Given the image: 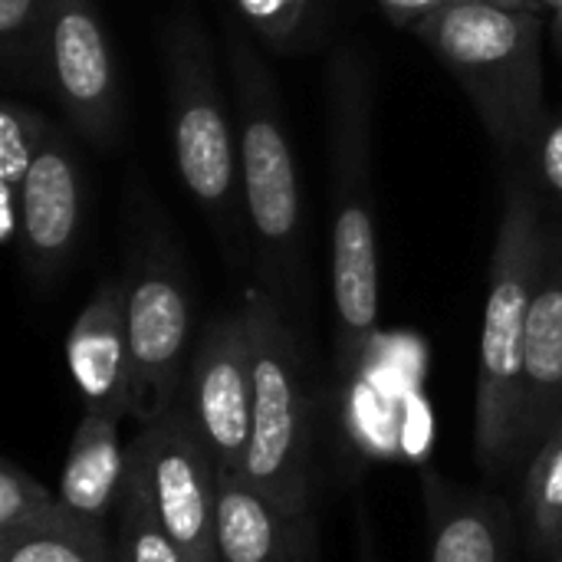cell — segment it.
Masks as SVG:
<instances>
[{"instance_id":"6da1fadb","label":"cell","mask_w":562,"mask_h":562,"mask_svg":"<svg viewBox=\"0 0 562 562\" xmlns=\"http://www.w3.org/2000/svg\"><path fill=\"white\" fill-rule=\"evenodd\" d=\"M336 359L352 369L379 329V234L372 184V66L346 46L326 76Z\"/></svg>"},{"instance_id":"7a4b0ae2","label":"cell","mask_w":562,"mask_h":562,"mask_svg":"<svg viewBox=\"0 0 562 562\" xmlns=\"http://www.w3.org/2000/svg\"><path fill=\"white\" fill-rule=\"evenodd\" d=\"M161 49L178 178L204 214L224 263L231 270H247L254 250L240 181L237 122L221 89L211 36L194 13H178L165 30Z\"/></svg>"},{"instance_id":"3957f363","label":"cell","mask_w":562,"mask_h":562,"mask_svg":"<svg viewBox=\"0 0 562 562\" xmlns=\"http://www.w3.org/2000/svg\"><path fill=\"white\" fill-rule=\"evenodd\" d=\"M543 247L547 221L540 198L524 178L510 175L504 181L501 224L491 254L474 389V454L491 474L514 471L524 346Z\"/></svg>"},{"instance_id":"277c9868","label":"cell","mask_w":562,"mask_h":562,"mask_svg":"<svg viewBox=\"0 0 562 562\" xmlns=\"http://www.w3.org/2000/svg\"><path fill=\"white\" fill-rule=\"evenodd\" d=\"M224 43L257 286L290 313L303 293V201L296 155L270 66L237 23L224 26Z\"/></svg>"},{"instance_id":"5b68a950","label":"cell","mask_w":562,"mask_h":562,"mask_svg":"<svg viewBox=\"0 0 562 562\" xmlns=\"http://www.w3.org/2000/svg\"><path fill=\"white\" fill-rule=\"evenodd\" d=\"M415 33L461 82L501 148L537 145L550 112L543 102V23L533 10L454 0Z\"/></svg>"},{"instance_id":"8992f818","label":"cell","mask_w":562,"mask_h":562,"mask_svg":"<svg viewBox=\"0 0 562 562\" xmlns=\"http://www.w3.org/2000/svg\"><path fill=\"white\" fill-rule=\"evenodd\" d=\"M250 333L254 418L244 477L290 510H313V438L303 356L290 313L263 290L244 293Z\"/></svg>"},{"instance_id":"52a82bcc","label":"cell","mask_w":562,"mask_h":562,"mask_svg":"<svg viewBox=\"0 0 562 562\" xmlns=\"http://www.w3.org/2000/svg\"><path fill=\"white\" fill-rule=\"evenodd\" d=\"M122 280L132 352L128 418L148 425L171 412L184 392L194 329L188 267L161 217H142V227L128 244Z\"/></svg>"},{"instance_id":"ba28073f","label":"cell","mask_w":562,"mask_h":562,"mask_svg":"<svg viewBox=\"0 0 562 562\" xmlns=\"http://www.w3.org/2000/svg\"><path fill=\"white\" fill-rule=\"evenodd\" d=\"M125 481L191 562H217V464L181 398L161 418L138 425Z\"/></svg>"},{"instance_id":"9c48e42d","label":"cell","mask_w":562,"mask_h":562,"mask_svg":"<svg viewBox=\"0 0 562 562\" xmlns=\"http://www.w3.org/2000/svg\"><path fill=\"white\" fill-rule=\"evenodd\" d=\"M46 79L72 132L92 148L122 135V79L95 0H49Z\"/></svg>"},{"instance_id":"30bf717a","label":"cell","mask_w":562,"mask_h":562,"mask_svg":"<svg viewBox=\"0 0 562 562\" xmlns=\"http://www.w3.org/2000/svg\"><path fill=\"white\" fill-rule=\"evenodd\" d=\"M181 402L217 464V474H244L254 418L250 333L244 310L214 316L188 362Z\"/></svg>"},{"instance_id":"8fae6325","label":"cell","mask_w":562,"mask_h":562,"mask_svg":"<svg viewBox=\"0 0 562 562\" xmlns=\"http://www.w3.org/2000/svg\"><path fill=\"white\" fill-rule=\"evenodd\" d=\"M82 198L86 184L72 142L66 132L49 128L16 211L13 247L30 280L53 283L66 270L82 231Z\"/></svg>"},{"instance_id":"7c38bea8","label":"cell","mask_w":562,"mask_h":562,"mask_svg":"<svg viewBox=\"0 0 562 562\" xmlns=\"http://www.w3.org/2000/svg\"><path fill=\"white\" fill-rule=\"evenodd\" d=\"M562 422V227L547 224L543 267L530 306L524 375H520V412H517V448L514 468L530 461L540 441Z\"/></svg>"},{"instance_id":"4fadbf2b","label":"cell","mask_w":562,"mask_h":562,"mask_svg":"<svg viewBox=\"0 0 562 562\" xmlns=\"http://www.w3.org/2000/svg\"><path fill=\"white\" fill-rule=\"evenodd\" d=\"M428 562H517V517L504 497L422 471Z\"/></svg>"},{"instance_id":"5bb4252c","label":"cell","mask_w":562,"mask_h":562,"mask_svg":"<svg viewBox=\"0 0 562 562\" xmlns=\"http://www.w3.org/2000/svg\"><path fill=\"white\" fill-rule=\"evenodd\" d=\"M66 366L86 408L128 415L132 352L122 273L102 280L72 319L66 336Z\"/></svg>"},{"instance_id":"9a60e30c","label":"cell","mask_w":562,"mask_h":562,"mask_svg":"<svg viewBox=\"0 0 562 562\" xmlns=\"http://www.w3.org/2000/svg\"><path fill=\"white\" fill-rule=\"evenodd\" d=\"M217 562H316V517L283 507L244 474H217Z\"/></svg>"},{"instance_id":"2e32d148","label":"cell","mask_w":562,"mask_h":562,"mask_svg":"<svg viewBox=\"0 0 562 562\" xmlns=\"http://www.w3.org/2000/svg\"><path fill=\"white\" fill-rule=\"evenodd\" d=\"M128 415L86 408L59 474L63 504L89 524H105L119 510L125 474H128V448H122L119 431Z\"/></svg>"},{"instance_id":"e0dca14e","label":"cell","mask_w":562,"mask_h":562,"mask_svg":"<svg viewBox=\"0 0 562 562\" xmlns=\"http://www.w3.org/2000/svg\"><path fill=\"white\" fill-rule=\"evenodd\" d=\"M49 122L40 109L26 102L7 99L0 109V221H3V244L13 247L16 237V211H20V194L23 181L49 135Z\"/></svg>"},{"instance_id":"ac0fdd59","label":"cell","mask_w":562,"mask_h":562,"mask_svg":"<svg viewBox=\"0 0 562 562\" xmlns=\"http://www.w3.org/2000/svg\"><path fill=\"white\" fill-rule=\"evenodd\" d=\"M524 530L530 547L543 557L562 543V422L527 461Z\"/></svg>"},{"instance_id":"d6986e66","label":"cell","mask_w":562,"mask_h":562,"mask_svg":"<svg viewBox=\"0 0 562 562\" xmlns=\"http://www.w3.org/2000/svg\"><path fill=\"white\" fill-rule=\"evenodd\" d=\"M0 562H119L105 524L69 514L66 520L0 540Z\"/></svg>"},{"instance_id":"ffe728a7","label":"cell","mask_w":562,"mask_h":562,"mask_svg":"<svg viewBox=\"0 0 562 562\" xmlns=\"http://www.w3.org/2000/svg\"><path fill=\"white\" fill-rule=\"evenodd\" d=\"M49 0H0V59L16 82L46 79Z\"/></svg>"},{"instance_id":"44dd1931","label":"cell","mask_w":562,"mask_h":562,"mask_svg":"<svg viewBox=\"0 0 562 562\" xmlns=\"http://www.w3.org/2000/svg\"><path fill=\"white\" fill-rule=\"evenodd\" d=\"M72 510L63 504L59 491H49L16 461L0 468V540L33 533L66 520Z\"/></svg>"},{"instance_id":"7402d4cb","label":"cell","mask_w":562,"mask_h":562,"mask_svg":"<svg viewBox=\"0 0 562 562\" xmlns=\"http://www.w3.org/2000/svg\"><path fill=\"white\" fill-rule=\"evenodd\" d=\"M115 553L119 562H191L181 543L158 524L145 497L125 481L119 510H115Z\"/></svg>"},{"instance_id":"603a6c76","label":"cell","mask_w":562,"mask_h":562,"mask_svg":"<svg viewBox=\"0 0 562 562\" xmlns=\"http://www.w3.org/2000/svg\"><path fill=\"white\" fill-rule=\"evenodd\" d=\"M316 0H234L240 20L273 46H286L303 30Z\"/></svg>"},{"instance_id":"cb8c5ba5","label":"cell","mask_w":562,"mask_h":562,"mask_svg":"<svg viewBox=\"0 0 562 562\" xmlns=\"http://www.w3.org/2000/svg\"><path fill=\"white\" fill-rule=\"evenodd\" d=\"M537 165L543 184L562 198V115L547 119L540 138H537Z\"/></svg>"},{"instance_id":"d4e9b609","label":"cell","mask_w":562,"mask_h":562,"mask_svg":"<svg viewBox=\"0 0 562 562\" xmlns=\"http://www.w3.org/2000/svg\"><path fill=\"white\" fill-rule=\"evenodd\" d=\"M375 3H379V10H382L395 26L415 30V26H422L428 16H435L438 10H445V7L454 3V0H375Z\"/></svg>"},{"instance_id":"484cf974","label":"cell","mask_w":562,"mask_h":562,"mask_svg":"<svg viewBox=\"0 0 562 562\" xmlns=\"http://www.w3.org/2000/svg\"><path fill=\"white\" fill-rule=\"evenodd\" d=\"M359 562H382L375 543H372V530H369V514L366 510H359Z\"/></svg>"},{"instance_id":"4316f807","label":"cell","mask_w":562,"mask_h":562,"mask_svg":"<svg viewBox=\"0 0 562 562\" xmlns=\"http://www.w3.org/2000/svg\"><path fill=\"white\" fill-rule=\"evenodd\" d=\"M484 3H497V7H510V10H533L537 13V0H484Z\"/></svg>"},{"instance_id":"83f0119b","label":"cell","mask_w":562,"mask_h":562,"mask_svg":"<svg viewBox=\"0 0 562 562\" xmlns=\"http://www.w3.org/2000/svg\"><path fill=\"white\" fill-rule=\"evenodd\" d=\"M540 7H550L553 10V16H562V0H537Z\"/></svg>"},{"instance_id":"f1b7e54d","label":"cell","mask_w":562,"mask_h":562,"mask_svg":"<svg viewBox=\"0 0 562 562\" xmlns=\"http://www.w3.org/2000/svg\"><path fill=\"white\" fill-rule=\"evenodd\" d=\"M553 36H557V46L562 53V16H553Z\"/></svg>"},{"instance_id":"f546056e","label":"cell","mask_w":562,"mask_h":562,"mask_svg":"<svg viewBox=\"0 0 562 562\" xmlns=\"http://www.w3.org/2000/svg\"><path fill=\"white\" fill-rule=\"evenodd\" d=\"M547 560H550V562H562V543H560V547H557V550H553V553H550V557H547Z\"/></svg>"}]
</instances>
